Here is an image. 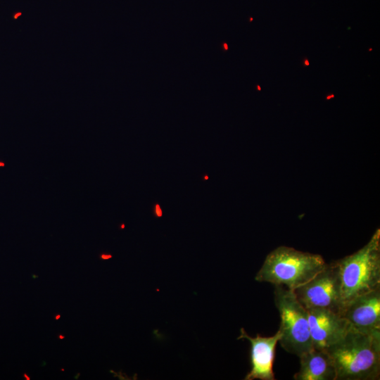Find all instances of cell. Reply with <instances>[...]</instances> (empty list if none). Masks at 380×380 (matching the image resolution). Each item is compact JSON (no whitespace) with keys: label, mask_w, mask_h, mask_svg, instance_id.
Returning <instances> with one entry per match:
<instances>
[{"label":"cell","mask_w":380,"mask_h":380,"mask_svg":"<svg viewBox=\"0 0 380 380\" xmlns=\"http://www.w3.org/2000/svg\"><path fill=\"white\" fill-rule=\"evenodd\" d=\"M60 317H61V315H60V314H58V315H56L55 319H56V320H58V319H60Z\"/></svg>","instance_id":"cell-11"},{"label":"cell","mask_w":380,"mask_h":380,"mask_svg":"<svg viewBox=\"0 0 380 380\" xmlns=\"http://www.w3.org/2000/svg\"><path fill=\"white\" fill-rule=\"evenodd\" d=\"M24 376L25 378L27 379V380H30V378L26 374H24Z\"/></svg>","instance_id":"cell-13"},{"label":"cell","mask_w":380,"mask_h":380,"mask_svg":"<svg viewBox=\"0 0 380 380\" xmlns=\"http://www.w3.org/2000/svg\"><path fill=\"white\" fill-rule=\"evenodd\" d=\"M274 295L281 319L279 343L286 352L300 357L312 348L308 311L293 290L274 286Z\"/></svg>","instance_id":"cell-4"},{"label":"cell","mask_w":380,"mask_h":380,"mask_svg":"<svg viewBox=\"0 0 380 380\" xmlns=\"http://www.w3.org/2000/svg\"><path fill=\"white\" fill-rule=\"evenodd\" d=\"M305 63L306 65H309V62L308 60H305Z\"/></svg>","instance_id":"cell-14"},{"label":"cell","mask_w":380,"mask_h":380,"mask_svg":"<svg viewBox=\"0 0 380 380\" xmlns=\"http://www.w3.org/2000/svg\"><path fill=\"white\" fill-rule=\"evenodd\" d=\"M341 315L352 329L367 334L380 331V287L350 300Z\"/></svg>","instance_id":"cell-6"},{"label":"cell","mask_w":380,"mask_h":380,"mask_svg":"<svg viewBox=\"0 0 380 380\" xmlns=\"http://www.w3.org/2000/svg\"><path fill=\"white\" fill-rule=\"evenodd\" d=\"M326 350L334 361L336 380L380 379V331L367 334L350 328Z\"/></svg>","instance_id":"cell-1"},{"label":"cell","mask_w":380,"mask_h":380,"mask_svg":"<svg viewBox=\"0 0 380 380\" xmlns=\"http://www.w3.org/2000/svg\"><path fill=\"white\" fill-rule=\"evenodd\" d=\"M293 291L305 309L324 308L340 315L342 312L341 281L336 261L327 263L312 279Z\"/></svg>","instance_id":"cell-5"},{"label":"cell","mask_w":380,"mask_h":380,"mask_svg":"<svg viewBox=\"0 0 380 380\" xmlns=\"http://www.w3.org/2000/svg\"><path fill=\"white\" fill-rule=\"evenodd\" d=\"M224 46L225 49L227 50V49H228V47H227V44H224Z\"/></svg>","instance_id":"cell-15"},{"label":"cell","mask_w":380,"mask_h":380,"mask_svg":"<svg viewBox=\"0 0 380 380\" xmlns=\"http://www.w3.org/2000/svg\"><path fill=\"white\" fill-rule=\"evenodd\" d=\"M343 305L354 297L380 287V230L357 251L336 261Z\"/></svg>","instance_id":"cell-3"},{"label":"cell","mask_w":380,"mask_h":380,"mask_svg":"<svg viewBox=\"0 0 380 380\" xmlns=\"http://www.w3.org/2000/svg\"><path fill=\"white\" fill-rule=\"evenodd\" d=\"M326 265L320 255L281 246L267 255L255 279L294 290L309 281Z\"/></svg>","instance_id":"cell-2"},{"label":"cell","mask_w":380,"mask_h":380,"mask_svg":"<svg viewBox=\"0 0 380 380\" xmlns=\"http://www.w3.org/2000/svg\"><path fill=\"white\" fill-rule=\"evenodd\" d=\"M101 257L102 259H107L108 258H110L111 256L110 255H102Z\"/></svg>","instance_id":"cell-10"},{"label":"cell","mask_w":380,"mask_h":380,"mask_svg":"<svg viewBox=\"0 0 380 380\" xmlns=\"http://www.w3.org/2000/svg\"><path fill=\"white\" fill-rule=\"evenodd\" d=\"M306 310L312 348L327 350L341 340L350 328L338 313L324 308Z\"/></svg>","instance_id":"cell-7"},{"label":"cell","mask_w":380,"mask_h":380,"mask_svg":"<svg viewBox=\"0 0 380 380\" xmlns=\"http://www.w3.org/2000/svg\"><path fill=\"white\" fill-rule=\"evenodd\" d=\"M258 89L260 90V87L259 86H258Z\"/></svg>","instance_id":"cell-16"},{"label":"cell","mask_w":380,"mask_h":380,"mask_svg":"<svg viewBox=\"0 0 380 380\" xmlns=\"http://www.w3.org/2000/svg\"><path fill=\"white\" fill-rule=\"evenodd\" d=\"M298 357L300 367L295 380H336L335 365L326 350L312 348Z\"/></svg>","instance_id":"cell-9"},{"label":"cell","mask_w":380,"mask_h":380,"mask_svg":"<svg viewBox=\"0 0 380 380\" xmlns=\"http://www.w3.org/2000/svg\"><path fill=\"white\" fill-rule=\"evenodd\" d=\"M58 338H60V339H63V338H65V336H63V335H62V334H59V335H58Z\"/></svg>","instance_id":"cell-12"},{"label":"cell","mask_w":380,"mask_h":380,"mask_svg":"<svg viewBox=\"0 0 380 380\" xmlns=\"http://www.w3.org/2000/svg\"><path fill=\"white\" fill-rule=\"evenodd\" d=\"M279 338V330L271 336H261L257 334L255 337H251L241 328L237 339H247L251 344V369L244 380H275L272 366Z\"/></svg>","instance_id":"cell-8"}]
</instances>
